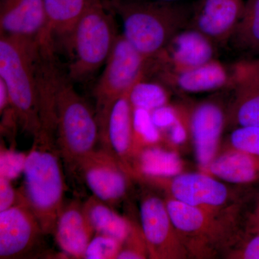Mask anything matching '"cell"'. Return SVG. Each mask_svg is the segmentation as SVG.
I'll use <instances>...</instances> for the list:
<instances>
[{"label":"cell","instance_id":"obj_1","mask_svg":"<svg viewBox=\"0 0 259 259\" xmlns=\"http://www.w3.org/2000/svg\"><path fill=\"white\" fill-rule=\"evenodd\" d=\"M54 48L36 39L0 37V79L19 125L32 137L42 129L41 109L58 71Z\"/></svg>","mask_w":259,"mask_h":259},{"label":"cell","instance_id":"obj_2","mask_svg":"<svg viewBox=\"0 0 259 259\" xmlns=\"http://www.w3.org/2000/svg\"><path fill=\"white\" fill-rule=\"evenodd\" d=\"M55 134L40 131L27 153L23 187L25 201L45 235L54 234L64 202L66 183Z\"/></svg>","mask_w":259,"mask_h":259},{"label":"cell","instance_id":"obj_3","mask_svg":"<svg viewBox=\"0 0 259 259\" xmlns=\"http://www.w3.org/2000/svg\"><path fill=\"white\" fill-rule=\"evenodd\" d=\"M122 35L148 60L158 56L177 32L189 26L193 8L161 0H115Z\"/></svg>","mask_w":259,"mask_h":259},{"label":"cell","instance_id":"obj_4","mask_svg":"<svg viewBox=\"0 0 259 259\" xmlns=\"http://www.w3.org/2000/svg\"><path fill=\"white\" fill-rule=\"evenodd\" d=\"M56 142L68 171L77 172L100 139L96 115L61 75L56 97Z\"/></svg>","mask_w":259,"mask_h":259},{"label":"cell","instance_id":"obj_5","mask_svg":"<svg viewBox=\"0 0 259 259\" xmlns=\"http://www.w3.org/2000/svg\"><path fill=\"white\" fill-rule=\"evenodd\" d=\"M117 36L101 0L94 3L64 38L69 56L68 78L87 79L105 64Z\"/></svg>","mask_w":259,"mask_h":259},{"label":"cell","instance_id":"obj_6","mask_svg":"<svg viewBox=\"0 0 259 259\" xmlns=\"http://www.w3.org/2000/svg\"><path fill=\"white\" fill-rule=\"evenodd\" d=\"M149 61L122 35L116 39L105 67L94 91L98 125L113 102L146 76Z\"/></svg>","mask_w":259,"mask_h":259},{"label":"cell","instance_id":"obj_7","mask_svg":"<svg viewBox=\"0 0 259 259\" xmlns=\"http://www.w3.org/2000/svg\"><path fill=\"white\" fill-rule=\"evenodd\" d=\"M140 218L149 258H178L187 255L165 201L152 194L146 196L140 206Z\"/></svg>","mask_w":259,"mask_h":259},{"label":"cell","instance_id":"obj_8","mask_svg":"<svg viewBox=\"0 0 259 259\" xmlns=\"http://www.w3.org/2000/svg\"><path fill=\"white\" fill-rule=\"evenodd\" d=\"M18 202L0 212V258L26 256L37 248L44 236L41 226L21 191Z\"/></svg>","mask_w":259,"mask_h":259},{"label":"cell","instance_id":"obj_9","mask_svg":"<svg viewBox=\"0 0 259 259\" xmlns=\"http://www.w3.org/2000/svg\"><path fill=\"white\" fill-rule=\"evenodd\" d=\"M77 172L93 195L109 205L125 197L130 173L125 166L105 148L95 150L79 165Z\"/></svg>","mask_w":259,"mask_h":259},{"label":"cell","instance_id":"obj_10","mask_svg":"<svg viewBox=\"0 0 259 259\" xmlns=\"http://www.w3.org/2000/svg\"><path fill=\"white\" fill-rule=\"evenodd\" d=\"M217 47L207 35L188 26L177 32L153 59L158 71H185L217 59Z\"/></svg>","mask_w":259,"mask_h":259},{"label":"cell","instance_id":"obj_11","mask_svg":"<svg viewBox=\"0 0 259 259\" xmlns=\"http://www.w3.org/2000/svg\"><path fill=\"white\" fill-rule=\"evenodd\" d=\"M228 120L222 103L207 100L190 108V135L193 141L196 158L202 169H207L217 156L223 129Z\"/></svg>","mask_w":259,"mask_h":259},{"label":"cell","instance_id":"obj_12","mask_svg":"<svg viewBox=\"0 0 259 259\" xmlns=\"http://www.w3.org/2000/svg\"><path fill=\"white\" fill-rule=\"evenodd\" d=\"M244 0H199L189 26L207 35L217 45L231 40L244 9Z\"/></svg>","mask_w":259,"mask_h":259},{"label":"cell","instance_id":"obj_13","mask_svg":"<svg viewBox=\"0 0 259 259\" xmlns=\"http://www.w3.org/2000/svg\"><path fill=\"white\" fill-rule=\"evenodd\" d=\"M0 35L47 39V17L44 0H0Z\"/></svg>","mask_w":259,"mask_h":259},{"label":"cell","instance_id":"obj_14","mask_svg":"<svg viewBox=\"0 0 259 259\" xmlns=\"http://www.w3.org/2000/svg\"><path fill=\"white\" fill-rule=\"evenodd\" d=\"M168 187L172 198L202 209L212 216L229 201L227 186L203 173L180 174L172 177Z\"/></svg>","mask_w":259,"mask_h":259},{"label":"cell","instance_id":"obj_15","mask_svg":"<svg viewBox=\"0 0 259 259\" xmlns=\"http://www.w3.org/2000/svg\"><path fill=\"white\" fill-rule=\"evenodd\" d=\"M130 90L113 102L99 125V141H102L105 149L125 166L129 173L134 151V108L129 100Z\"/></svg>","mask_w":259,"mask_h":259},{"label":"cell","instance_id":"obj_16","mask_svg":"<svg viewBox=\"0 0 259 259\" xmlns=\"http://www.w3.org/2000/svg\"><path fill=\"white\" fill-rule=\"evenodd\" d=\"M160 80L181 93L197 94L233 88L234 72L215 59L194 69L182 71H161Z\"/></svg>","mask_w":259,"mask_h":259},{"label":"cell","instance_id":"obj_17","mask_svg":"<svg viewBox=\"0 0 259 259\" xmlns=\"http://www.w3.org/2000/svg\"><path fill=\"white\" fill-rule=\"evenodd\" d=\"M234 98L228 120L237 127H259V75L245 61L233 66Z\"/></svg>","mask_w":259,"mask_h":259},{"label":"cell","instance_id":"obj_18","mask_svg":"<svg viewBox=\"0 0 259 259\" xmlns=\"http://www.w3.org/2000/svg\"><path fill=\"white\" fill-rule=\"evenodd\" d=\"M53 235L65 254L71 258H83L87 247L95 235L83 212V204L64 203Z\"/></svg>","mask_w":259,"mask_h":259},{"label":"cell","instance_id":"obj_19","mask_svg":"<svg viewBox=\"0 0 259 259\" xmlns=\"http://www.w3.org/2000/svg\"><path fill=\"white\" fill-rule=\"evenodd\" d=\"M205 171L236 185L259 182V156L233 148L216 156Z\"/></svg>","mask_w":259,"mask_h":259},{"label":"cell","instance_id":"obj_20","mask_svg":"<svg viewBox=\"0 0 259 259\" xmlns=\"http://www.w3.org/2000/svg\"><path fill=\"white\" fill-rule=\"evenodd\" d=\"M99 0H44L47 17V39L64 38L74 28L87 10Z\"/></svg>","mask_w":259,"mask_h":259},{"label":"cell","instance_id":"obj_21","mask_svg":"<svg viewBox=\"0 0 259 259\" xmlns=\"http://www.w3.org/2000/svg\"><path fill=\"white\" fill-rule=\"evenodd\" d=\"M134 168L140 176L148 179H170L182 173L183 163L176 152L157 146L145 148L134 158Z\"/></svg>","mask_w":259,"mask_h":259},{"label":"cell","instance_id":"obj_22","mask_svg":"<svg viewBox=\"0 0 259 259\" xmlns=\"http://www.w3.org/2000/svg\"><path fill=\"white\" fill-rule=\"evenodd\" d=\"M83 209L95 233L113 237L122 243L125 241L131 223L113 210L112 206L93 195L83 202Z\"/></svg>","mask_w":259,"mask_h":259},{"label":"cell","instance_id":"obj_23","mask_svg":"<svg viewBox=\"0 0 259 259\" xmlns=\"http://www.w3.org/2000/svg\"><path fill=\"white\" fill-rule=\"evenodd\" d=\"M167 209L179 235L196 238L211 231L214 216L202 209L174 198L166 201Z\"/></svg>","mask_w":259,"mask_h":259},{"label":"cell","instance_id":"obj_24","mask_svg":"<svg viewBox=\"0 0 259 259\" xmlns=\"http://www.w3.org/2000/svg\"><path fill=\"white\" fill-rule=\"evenodd\" d=\"M230 42L240 51L259 53V0H247Z\"/></svg>","mask_w":259,"mask_h":259},{"label":"cell","instance_id":"obj_25","mask_svg":"<svg viewBox=\"0 0 259 259\" xmlns=\"http://www.w3.org/2000/svg\"><path fill=\"white\" fill-rule=\"evenodd\" d=\"M169 88L162 81L139 80L130 90L129 100L133 108H141L152 112L169 103Z\"/></svg>","mask_w":259,"mask_h":259},{"label":"cell","instance_id":"obj_26","mask_svg":"<svg viewBox=\"0 0 259 259\" xmlns=\"http://www.w3.org/2000/svg\"><path fill=\"white\" fill-rule=\"evenodd\" d=\"M161 134V131L153 122L151 112L144 109L134 108L133 158L144 148L158 146L162 139Z\"/></svg>","mask_w":259,"mask_h":259},{"label":"cell","instance_id":"obj_27","mask_svg":"<svg viewBox=\"0 0 259 259\" xmlns=\"http://www.w3.org/2000/svg\"><path fill=\"white\" fill-rule=\"evenodd\" d=\"M122 246V242L113 237L95 233L85 250L83 258L116 259Z\"/></svg>","mask_w":259,"mask_h":259},{"label":"cell","instance_id":"obj_28","mask_svg":"<svg viewBox=\"0 0 259 259\" xmlns=\"http://www.w3.org/2000/svg\"><path fill=\"white\" fill-rule=\"evenodd\" d=\"M27 153L19 152L13 148L1 146L0 151V177L13 182L23 175Z\"/></svg>","mask_w":259,"mask_h":259},{"label":"cell","instance_id":"obj_29","mask_svg":"<svg viewBox=\"0 0 259 259\" xmlns=\"http://www.w3.org/2000/svg\"><path fill=\"white\" fill-rule=\"evenodd\" d=\"M230 142L233 148L259 156V127H237Z\"/></svg>","mask_w":259,"mask_h":259},{"label":"cell","instance_id":"obj_30","mask_svg":"<svg viewBox=\"0 0 259 259\" xmlns=\"http://www.w3.org/2000/svg\"><path fill=\"white\" fill-rule=\"evenodd\" d=\"M183 106L172 105L168 103L151 112V117L155 125L161 132L167 131L180 119Z\"/></svg>","mask_w":259,"mask_h":259},{"label":"cell","instance_id":"obj_31","mask_svg":"<svg viewBox=\"0 0 259 259\" xmlns=\"http://www.w3.org/2000/svg\"><path fill=\"white\" fill-rule=\"evenodd\" d=\"M19 190H15L12 182L0 177V212L13 207L18 202Z\"/></svg>","mask_w":259,"mask_h":259},{"label":"cell","instance_id":"obj_32","mask_svg":"<svg viewBox=\"0 0 259 259\" xmlns=\"http://www.w3.org/2000/svg\"><path fill=\"white\" fill-rule=\"evenodd\" d=\"M236 255L238 258L259 259V234L249 235Z\"/></svg>","mask_w":259,"mask_h":259},{"label":"cell","instance_id":"obj_33","mask_svg":"<svg viewBox=\"0 0 259 259\" xmlns=\"http://www.w3.org/2000/svg\"><path fill=\"white\" fill-rule=\"evenodd\" d=\"M246 231L248 235L259 234V199L255 208L248 215Z\"/></svg>","mask_w":259,"mask_h":259},{"label":"cell","instance_id":"obj_34","mask_svg":"<svg viewBox=\"0 0 259 259\" xmlns=\"http://www.w3.org/2000/svg\"><path fill=\"white\" fill-rule=\"evenodd\" d=\"M245 64L250 68L252 71H254L259 75V59L255 60L244 61Z\"/></svg>","mask_w":259,"mask_h":259},{"label":"cell","instance_id":"obj_35","mask_svg":"<svg viewBox=\"0 0 259 259\" xmlns=\"http://www.w3.org/2000/svg\"><path fill=\"white\" fill-rule=\"evenodd\" d=\"M161 1H164V2H179L180 1V0H161Z\"/></svg>","mask_w":259,"mask_h":259}]
</instances>
